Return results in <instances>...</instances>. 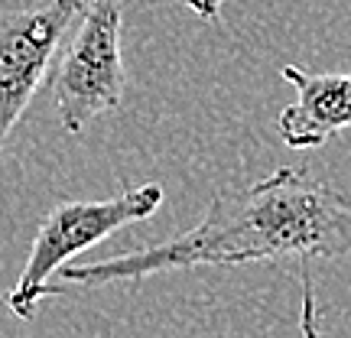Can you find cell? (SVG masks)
Segmentation results:
<instances>
[{
    "mask_svg": "<svg viewBox=\"0 0 351 338\" xmlns=\"http://www.w3.org/2000/svg\"><path fill=\"white\" fill-rule=\"evenodd\" d=\"M351 254V192L283 166L251 186L221 189L186 234L108 261L69 263L59 287H114L143 276L257 261H332Z\"/></svg>",
    "mask_w": 351,
    "mask_h": 338,
    "instance_id": "obj_1",
    "label": "cell"
},
{
    "mask_svg": "<svg viewBox=\"0 0 351 338\" xmlns=\"http://www.w3.org/2000/svg\"><path fill=\"white\" fill-rule=\"evenodd\" d=\"M163 186L143 182L121 189L111 199L59 202L56 208H49L33 238L23 274L16 276V283L7 293V309L16 319H33L39 302L62 293V287L52 283V276L88 248L108 241L114 231L153 218L163 205Z\"/></svg>",
    "mask_w": 351,
    "mask_h": 338,
    "instance_id": "obj_2",
    "label": "cell"
},
{
    "mask_svg": "<svg viewBox=\"0 0 351 338\" xmlns=\"http://www.w3.org/2000/svg\"><path fill=\"white\" fill-rule=\"evenodd\" d=\"M124 0H85L69 49L52 75V104L69 134H82L95 117L121 108L127 69L121 56Z\"/></svg>",
    "mask_w": 351,
    "mask_h": 338,
    "instance_id": "obj_3",
    "label": "cell"
},
{
    "mask_svg": "<svg viewBox=\"0 0 351 338\" xmlns=\"http://www.w3.org/2000/svg\"><path fill=\"white\" fill-rule=\"evenodd\" d=\"M82 7L85 0H39L0 13V150L43 88Z\"/></svg>",
    "mask_w": 351,
    "mask_h": 338,
    "instance_id": "obj_4",
    "label": "cell"
},
{
    "mask_svg": "<svg viewBox=\"0 0 351 338\" xmlns=\"http://www.w3.org/2000/svg\"><path fill=\"white\" fill-rule=\"evenodd\" d=\"M283 78L296 88V101L276 117V130L289 150H315L351 127V75H315L283 65Z\"/></svg>",
    "mask_w": 351,
    "mask_h": 338,
    "instance_id": "obj_5",
    "label": "cell"
},
{
    "mask_svg": "<svg viewBox=\"0 0 351 338\" xmlns=\"http://www.w3.org/2000/svg\"><path fill=\"white\" fill-rule=\"evenodd\" d=\"M300 332H302V338H322V332H319V306H315L313 274H309V267H306V263H302V309H300Z\"/></svg>",
    "mask_w": 351,
    "mask_h": 338,
    "instance_id": "obj_6",
    "label": "cell"
},
{
    "mask_svg": "<svg viewBox=\"0 0 351 338\" xmlns=\"http://www.w3.org/2000/svg\"><path fill=\"white\" fill-rule=\"evenodd\" d=\"M182 3H186L199 20H205V23H215L218 13H221V7H225V0H182Z\"/></svg>",
    "mask_w": 351,
    "mask_h": 338,
    "instance_id": "obj_7",
    "label": "cell"
}]
</instances>
